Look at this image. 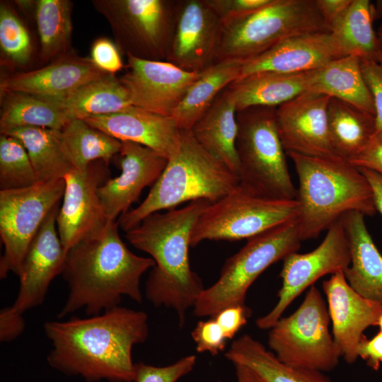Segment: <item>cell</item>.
I'll return each mask as SVG.
<instances>
[{
	"mask_svg": "<svg viewBox=\"0 0 382 382\" xmlns=\"http://www.w3.org/2000/svg\"><path fill=\"white\" fill-rule=\"evenodd\" d=\"M110 174L108 166L98 161L83 170L73 168L64 177L65 188L57 227L66 253L108 221L98 190L110 179Z\"/></svg>",
	"mask_w": 382,
	"mask_h": 382,
	"instance_id": "cell-14",
	"label": "cell"
},
{
	"mask_svg": "<svg viewBox=\"0 0 382 382\" xmlns=\"http://www.w3.org/2000/svg\"><path fill=\"white\" fill-rule=\"evenodd\" d=\"M374 21V4L369 0H352L344 16L330 30L345 56L382 63Z\"/></svg>",
	"mask_w": 382,
	"mask_h": 382,
	"instance_id": "cell-32",
	"label": "cell"
},
{
	"mask_svg": "<svg viewBox=\"0 0 382 382\" xmlns=\"http://www.w3.org/2000/svg\"><path fill=\"white\" fill-rule=\"evenodd\" d=\"M349 163L357 168H364L382 175V131L375 134L366 148Z\"/></svg>",
	"mask_w": 382,
	"mask_h": 382,
	"instance_id": "cell-45",
	"label": "cell"
},
{
	"mask_svg": "<svg viewBox=\"0 0 382 382\" xmlns=\"http://www.w3.org/2000/svg\"><path fill=\"white\" fill-rule=\"evenodd\" d=\"M196 360L195 355H188L165 366H155L142 362L136 363L133 381L176 382L193 369Z\"/></svg>",
	"mask_w": 382,
	"mask_h": 382,
	"instance_id": "cell-39",
	"label": "cell"
},
{
	"mask_svg": "<svg viewBox=\"0 0 382 382\" xmlns=\"http://www.w3.org/2000/svg\"><path fill=\"white\" fill-rule=\"evenodd\" d=\"M117 220H108L66 253L62 277L69 286L58 318L84 308L88 316L118 306L122 296L141 303L144 272L155 262L133 253L120 238Z\"/></svg>",
	"mask_w": 382,
	"mask_h": 382,
	"instance_id": "cell-2",
	"label": "cell"
},
{
	"mask_svg": "<svg viewBox=\"0 0 382 382\" xmlns=\"http://www.w3.org/2000/svg\"><path fill=\"white\" fill-rule=\"evenodd\" d=\"M251 310L245 305L231 306L219 311L214 319L221 328L226 339L231 340L247 323Z\"/></svg>",
	"mask_w": 382,
	"mask_h": 382,
	"instance_id": "cell-44",
	"label": "cell"
},
{
	"mask_svg": "<svg viewBox=\"0 0 382 382\" xmlns=\"http://www.w3.org/2000/svg\"><path fill=\"white\" fill-rule=\"evenodd\" d=\"M120 52L117 45L112 40L105 37H100L91 45L90 59L103 72L115 75L124 67Z\"/></svg>",
	"mask_w": 382,
	"mask_h": 382,
	"instance_id": "cell-41",
	"label": "cell"
},
{
	"mask_svg": "<svg viewBox=\"0 0 382 382\" xmlns=\"http://www.w3.org/2000/svg\"><path fill=\"white\" fill-rule=\"evenodd\" d=\"M286 154L298 176L296 220L302 241L318 237L349 212L364 216L376 213L369 182L349 162L339 157Z\"/></svg>",
	"mask_w": 382,
	"mask_h": 382,
	"instance_id": "cell-4",
	"label": "cell"
},
{
	"mask_svg": "<svg viewBox=\"0 0 382 382\" xmlns=\"http://www.w3.org/2000/svg\"><path fill=\"white\" fill-rule=\"evenodd\" d=\"M328 113L333 150L337 157L349 162L373 138L375 115L334 98H330Z\"/></svg>",
	"mask_w": 382,
	"mask_h": 382,
	"instance_id": "cell-31",
	"label": "cell"
},
{
	"mask_svg": "<svg viewBox=\"0 0 382 382\" xmlns=\"http://www.w3.org/2000/svg\"><path fill=\"white\" fill-rule=\"evenodd\" d=\"M369 182L374 192L376 211L382 215V175L364 168H357Z\"/></svg>",
	"mask_w": 382,
	"mask_h": 382,
	"instance_id": "cell-49",
	"label": "cell"
},
{
	"mask_svg": "<svg viewBox=\"0 0 382 382\" xmlns=\"http://www.w3.org/2000/svg\"><path fill=\"white\" fill-rule=\"evenodd\" d=\"M223 23L204 0H178L166 61L199 73L216 62Z\"/></svg>",
	"mask_w": 382,
	"mask_h": 382,
	"instance_id": "cell-15",
	"label": "cell"
},
{
	"mask_svg": "<svg viewBox=\"0 0 382 382\" xmlns=\"http://www.w3.org/2000/svg\"><path fill=\"white\" fill-rule=\"evenodd\" d=\"M237 110L226 88L190 131L210 155L238 176L240 163L236 150Z\"/></svg>",
	"mask_w": 382,
	"mask_h": 382,
	"instance_id": "cell-25",
	"label": "cell"
},
{
	"mask_svg": "<svg viewBox=\"0 0 382 382\" xmlns=\"http://www.w3.org/2000/svg\"><path fill=\"white\" fill-rule=\"evenodd\" d=\"M374 9L376 20L382 18V1H377L374 5ZM376 33L382 49V21Z\"/></svg>",
	"mask_w": 382,
	"mask_h": 382,
	"instance_id": "cell-51",
	"label": "cell"
},
{
	"mask_svg": "<svg viewBox=\"0 0 382 382\" xmlns=\"http://www.w3.org/2000/svg\"><path fill=\"white\" fill-rule=\"evenodd\" d=\"M298 212L296 199L262 197L238 185L202 212L193 227L190 245L207 240H248L296 218Z\"/></svg>",
	"mask_w": 382,
	"mask_h": 382,
	"instance_id": "cell-10",
	"label": "cell"
},
{
	"mask_svg": "<svg viewBox=\"0 0 382 382\" xmlns=\"http://www.w3.org/2000/svg\"><path fill=\"white\" fill-rule=\"evenodd\" d=\"M330 323L328 306L313 285L300 306L270 329L269 348L288 366L331 371L339 364L341 354L330 332Z\"/></svg>",
	"mask_w": 382,
	"mask_h": 382,
	"instance_id": "cell-9",
	"label": "cell"
},
{
	"mask_svg": "<svg viewBox=\"0 0 382 382\" xmlns=\"http://www.w3.org/2000/svg\"><path fill=\"white\" fill-rule=\"evenodd\" d=\"M323 289L327 299L333 340L341 357L348 364H352L358 358L357 347L364 330L377 325L382 304L354 290L343 271L325 280Z\"/></svg>",
	"mask_w": 382,
	"mask_h": 382,
	"instance_id": "cell-19",
	"label": "cell"
},
{
	"mask_svg": "<svg viewBox=\"0 0 382 382\" xmlns=\"http://www.w3.org/2000/svg\"><path fill=\"white\" fill-rule=\"evenodd\" d=\"M357 355L372 369L378 370L382 363V331L371 339L364 335L358 345Z\"/></svg>",
	"mask_w": 382,
	"mask_h": 382,
	"instance_id": "cell-47",
	"label": "cell"
},
{
	"mask_svg": "<svg viewBox=\"0 0 382 382\" xmlns=\"http://www.w3.org/2000/svg\"><path fill=\"white\" fill-rule=\"evenodd\" d=\"M59 208V203L49 213L23 258L19 290L11 306L18 313L41 305L50 283L62 272L66 252L57 227Z\"/></svg>",
	"mask_w": 382,
	"mask_h": 382,
	"instance_id": "cell-18",
	"label": "cell"
},
{
	"mask_svg": "<svg viewBox=\"0 0 382 382\" xmlns=\"http://www.w3.org/2000/svg\"><path fill=\"white\" fill-rule=\"evenodd\" d=\"M225 357L234 365L249 368L263 382H330L322 371L282 363L270 349L249 335L235 340Z\"/></svg>",
	"mask_w": 382,
	"mask_h": 382,
	"instance_id": "cell-29",
	"label": "cell"
},
{
	"mask_svg": "<svg viewBox=\"0 0 382 382\" xmlns=\"http://www.w3.org/2000/svg\"><path fill=\"white\" fill-rule=\"evenodd\" d=\"M352 0H316L318 9L330 32L344 16Z\"/></svg>",
	"mask_w": 382,
	"mask_h": 382,
	"instance_id": "cell-48",
	"label": "cell"
},
{
	"mask_svg": "<svg viewBox=\"0 0 382 382\" xmlns=\"http://www.w3.org/2000/svg\"><path fill=\"white\" fill-rule=\"evenodd\" d=\"M64 188V179L59 178L0 190V236L4 248L0 260L1 279L9 272L19 274L31 242L63 197Z\"/></svg>",
	"mask_w": 382,
	"mask_h": 382,
	"instance_id": "cell-12",
	"label": "cell"
},
{
	"mask_svg": "<svg viewBox=\"0 0 382 382\" xmlns=\"http://www.w3.org/2000/svg\"><path fill=\"white\" fill-rule=\"evenodd\" d=\"M191 335L197 352H208L213 356L225 349L228 340L214 318L199 321Z\"/></svg>",
	"mask_w": 382,
	"mask_h": 382,
	"instance_id": "cell-40",
	"label": "cell"
},
{
	"mask_svg": "<svg viewBox=\"0 0 382 382\" xmlns=\"http://www.w3.org/2000/svg\"><path fill=\"white\" fill-rule=\"evenodd\" d=\"M1 93V134L25 127L61 130L70 120L59 100L16 91Z\"/></svg>",
	"mask_w": 382,
	"mask_h": 382,
	"instance_id": "cell-30",
	"label": "cell"
},
{
	"mask_svg": "<svg viewBox=\"0 0 382 382\" xmlns=\"http://www.w3.org/2000/svg\"><path fill=\"white\" fill-rule=\"evenodd\" d=\"M351 251L344 271L349 284L363 297L382 304V255L365 224L364 215L349 212L341 218Z\"/></svg>",
	"mask_w": 382,
	"mask_h": 382,
	"instance_id": "cell-24",
	"label": "cell"
},
{
	"mask_svg": "<svg viewBox=\"0 0 382 382\" xmlns=\"http://www.w3.org/2000/svg\"><path fill=\"white\" fill-rule=\"evenodd\" d=\"M2 134L12 136L22 143L38 182L64 178L74 168L63 149L60 130L25 127Z\"/></svg>",
	"mask_w": 382,
	"mask_h": 382,
	"instance_id": "cell-34",
	"label": "cell"
},
{
	"mask_svg": "<svg viewBox=\"0 0 382 382\" xmlns=\"http://www.w3.org/2000/svg\"><path fill=\"white\" fill-rule=\"evenodd\" d=\"M44 330L52 347L47 362L53 369L87 382H132V351L149 335L148 316L118 306L88 318L48 321Z\"/></svg>",
	"mask_w": 382,
	"mask_h": 382,
	"instance_id": "cell-1",
	"label": "cell"
},
{
	"mask_svg": "<svg viewBox=\"0 0 382 382\" xmlns=\"http://www.w3.org/2000/svg\"><path fill=\"white\" fill-rule=\"evenodd\" d=\"M243 62L218 61L199 73L172 115L182 130H190L220 93L240 78Z\"/></svg>",
	"mask_w": 382,
	"mask_h": 382,
	"instance_id": "cell-28",
	"label": "cell"
},
{
	"mask_svg": "<svg viewBox=\"0 0 382 382\" xmlns=\"http://www.w3.org/2000/svg\"><path fill=\"white\" fill-rule=\"evenodd\" d=\"M313 71L258 73L238 79L227 88L237 112L253 107L277 108L309 91Z\"/></svg>",
	"mask_w": 382,
	"mask_h": 382,
	"instance_id": "cell-26",
	"label": "cell"
},
{
	"mask_svg": "<svg viewBox=\"0 0 382 382\" xmlns=\"http://www.w3.org/2000/svg\"><path fill=\"white\" fill-rule=\"evenodd\" d=\"M211 203L198 199L182 208L153 213L125 232L127 241L155 262L145 284L146 298L156 307L175 311L180 325L205 289L191 269L189 248L193 227Z\"/></svg>",
	"mask_w": 382,
	"mask_h": 382,
	"instance_id": "cell-3",
	"label": "cell"
},
{
	"mask_svg": "<svg viewBox=\"0 0 382 382\" xmlns=\"http://www.w3.org/2000/svg\"><path fill=\"white\" fill-rule=\"evenodd\" d=\"M343 57L346 56L330 32L303 33L287 38L243 62L239 79L262 72L310 71Z\"/></svg>",
	"mask_w": 382,
	"mask_h": 382,
	"instance_id": "cell-21",
	"label": "cell"
},
{
	"mask_svg": "<svg viewBox=\"0 0 382 382\" xmlns=\"http://www.w3.org/2000/svg\"><path fill=\"white\" fill-rule=\"evenodd\" d=\"M309 91L343 100L375 115L373 98L358 57H343L313 70Z\"/></svg>",
	"mask_w": 382,
	"mask_h": 382,
	"instance_id": "cell-27",
	"label": "cell"
},
{
	"mask_svg": "<svg viewBox=\"0 0 382 382\" xmlns=\"http://www.w3.org/2000/svg\"><path fill=\"white\" fill-rule=\"evenodd\" d=\"M117 156L120 174L98 190L105 217L112 221L129 211L143 190L156 182L168 163L156 151L131 141H122Z\"/></svg>",
	"mask_w": 382,
	"mask_h": 382,
	"instance_id": "cell-20",
	"label": "cell"
},
{
	"mask_svg": "<svg viewBox=\"0 0 382 382\" xmlns=\"http://www.w3.org/2000/svg\"><path fill=\"white\" fill-rule=\"evenodd\" d=\"M38 183L28 154L16 138L0 136V190L27 187Z\"/></svg>",
	"mask_w": 382,
	"mask_h": 382,
	"instance_id": "cell-37",
	"label": "cell"
},
{
	"mask_svg": "<svg viewBox=\"0 0 382 382\" xmlns=\"http://www.w3.org/2000/svg\"><path fill=\"white\" fill-rule=\"evenodd\" d=\"M377 325L379 327L380 330L382 331V313L378 318Z\"/></svg>",
	"mask_w": 382,
	"mask_h": 382,
	"instance_id": "cell-52",
	"label": "cell"
},
{
	"mask_svg": "<svg viewBox=\"0 0 382 382\" xmlns=\"http://www.w3.org/2000/svg\"><path fill=\"white\" fill-rule=\"evenodd\" d=\"M72 3L69 0L36 1L35 18L40 39L39 57L51 62L70 52Z\"/></svg>",
	"mask_w": 382,
	"mask_h": 382,
	"instance_id": "cell-36",
	"label": "cell"
},
{
	"mask_svg": "<svg viewBox=\"0 0 382 382\" xmlns=\"http://www.w3.org/2000/svg\"><path fill=\"white\" fill-rule=\"evenodd\" d=\"M108 21L120 52L139 59L166 61L178 0H93Z\"/></svg>",
	"mask_w": 382,
	"mask_h": 382,
	"instance_id": "cell-11",
	"label": "cell"
},
{
	"mask_svg": "<svg viewBox=\"0 0 382 382\" xmlns=\"http://www.w3.org/2000/svg\"><path fill=\"white\" fill-rule=\"evenodd\" d=\"M331 97L308 91L275 110L277 132L286 154L313 157H337L328 128Z\"/></svg>",
	"mask_w": 382,
	"mask_h": 382,
	"instance_id": "cell-17",
	"label": "cell"
},
{
	"mask_svg": "<svg viewBox=\"0 0 382 382\" xmlns=\"http://www.w3.org/2000/svg\"><path fill=\"white\" fill-rule=\"evenodd\" d=\"M0 47L7 62L18 66H25L33 54L30 33L16 13L8 4H0Z\"/></svg>",
	"mask_w": 382,
	"mask_h": 382,
	"instance_id": "cell-38",
	"label": "cell"
},
{
	"mask_svg": "<svg viewBox=\"0 0 382 382\" xmlns=\"http://www.w3.org/2000/svg\"><path fill=\"white\" fill-rule=\"evenodd\" d=\"M107 75L90 58L69 52L46 66L4 77L0 88L1 92H23L62 100L86 83Z\"/></svg>",
	"mask_w": 382,
	"mask_h": 382,
	"instance_id": "cell-23",
	"label": "cell"
},
{
	"mask_svg": "<svg viewBox=\"0 0 382 382\" xmlns=\"http://www.w3.org/2000/svg\"><path fill=\"white\" fill-rule=\"evenodd\" d=\"M22 313L11 306L3 308L0 312V340L9 342L18 337L25 329Z\"/></svg>",
	"mask_w": 382,
	"mask_h": 382,
	"instance_id": "cell-46",
	"label": "cell"
},
{
	"mask_svg": "<svg viewBox=\"0 0 382 382\" xmlns=\"http://www.w3.org/2000/svg\"><path fill=\"white\" fill-rule=\"evenodd\" d=\"M69 120L117 112L132 105L120 78L108 74L81 86L59 100Z\"/></svg>",
	"mask_w": 382,
	"mask_h": 382,
	"instance_id": "cell-33",
	"label": "cell"
},
{
	"mask_svg": "<svg viewBox=\"0 0 382 382\" xmlns=\"http://www.w3.org/2000/svg\"><path fill=\"white\" fill-rule=\"evenodd\" d=\"M237 382H263L260 378L249 368L241 366L234 365Z\"/></svg>",
	"mask_w": 382,
	"mask_h": 382,
	"instance_id": "cell-50",
	"label": "cell"
},
{
	"mask_svg": "<svg viewBox=\"0 0 382 382\" xmlns=\"http://www.w3.org/2000/svg\"><path fill=\"white\" fill-rule=\"evenodd\" d=\"M361 67L374 100L377 134L382 131V63L361 59Z\"/></svg>",
	"mask_w": 382,
	"mask_h": 382,
	"instance_id": "cell-43",
	"label": "cell"
},
{
	"mask_svg": "<svg viewBox=\"0 0 382 382\" xmlns=\"http://www.w3.org/2000/svg\"><path fill=\"white\" fill-rule=\"evenodd\" d=\"M83 120L120 141L141 144L168 159L177 152L180 143L182 129L172 116L156 114L134 105L117 112Z\"/></svg>",
	"mask_w": 382,
	"mask_h": 382,
	"instance_id": "cell-22",
	"label": "cell"
},
{
	"mask_svg": "<svg viewBox=\"0 0 382 382\" xmlns=\"http://www.w3.org/2000/svg\"><path fill=\"white\" fill-rule=\"evenodd\" d=\"M273 0H204L223 23L258 11Z\"/></svg>",
	"mask_w": 382,
	"mask_h": 382,
	"instance_id": "cell-42",
	"label": "cell"
},
{
	"mask_svg": "<svg viewBox=\"0 0 382 382\" xmlns=\"http://www.w3.org/2000/svg\"><path fill=\"white\" fill-rule=\"evenodd\" d=\"M274 107H253L237 112L236 150L239 186L270 199H295V187L280 140Z\"/></svg>",
	"mask_w": 382,
	"mask_h": 382,
	"instance_id": "cell-6",
	"label": "cell"
},
{
	"mask_svg": "<svg viewBox=\"0 0 382 382\" xmlns=\"http://www.w3.org/2000/svg\"><path fill=\"white\" fill-rule=\"evenodd\" d=\"M238 185L237 175L206 151L190 130H182L177 152L168 159L146 197L136 208L122 214L117 221L127 232L153 213L198 199L214 202Z\"/></svg>",
	"mask_w": 382,
	"mask_h": 382,
	"instance_id": "cell-5",
	"label": "cell"
},
{
	"mask_svg": "<svg viewBox=\"0 0 382 382\" xmlns=\"http://www.w3.org/2000/svg\"><path fill=\"white\" fill-rule=\"evenodd\" d=\"M350 263L349 243L340 219L329 227L324 239L314 250L306 253L296 252L283 260L278 301L268 313L256 320L257 328L270 329L305 289L326 274L344 272Z\"/></svg>",
	"mask_w": 382,
	"mask_h": 382,
	"instance_id": "cell-13",
	"label": "cell"
},
{
	"mask_svg": "<svg viewBox=\"0 0 382 382\" xmlns=\"http://www.w3.org/2000/svg\"><path fill=\"white\" fill-rule=\"evenodd\" d=\"M126 71L120 79L132 105L172 116L199 73L183 70L167 61L127 56Z\"/></svg>",
	"mask_w": 382,
	"mask_h": 382,
	"instance_id": "cell-16",
	"label": "cell"
},
{
	"mask_svg": "<svg viewBox=\"0 0 382 382\" xmlns=\"http://www.w3.org/2000/svg\"><path fill=\"white\" fill-rule=\"evenodd\" d=\"M302 240L296 218L248 240L224 262L216 282L204 289L193 311L197 317H214L222 309L245 305L248 290L268 267L297 252Z\"/></svg>",
	"mask_w": 382,
	"mask_h": 382,
	"instance_id": "cell-8",
	"label": "cell"
},
{
	"mask_svg": "<svg viewBox=\"0 0 382 382\" xmlns=\"http://www.w3.org/2000/svg\"><path fill=\"white\" fill-rule=\"evenodd\" d=\"M322 31L329 30L316 0H273L223 23L216 62H245L291 37Z\"/></svg>",
	"mask_w": 382,
	"mask_h": 382,
	"instance_id": "cell-7",
	"label": "cell"
},
{
	"mask_svg": "<svg viewBox=\"0 0 382 382\" xmlns=\"http://www.w3.org/2000/svg\"><path fill=\"white\" fill-rule=\"evenodd\" d=\"M60 139L66 157L74 168L79 170L98 161L108 166L119 154L122 144L81 119L69 120L60 130Z\"/></svg>",
	"mask_w": 382,
	"mask_h": 382,
	"instance_id": "cell-35",
	"label": "cell"
}]
</instances>
